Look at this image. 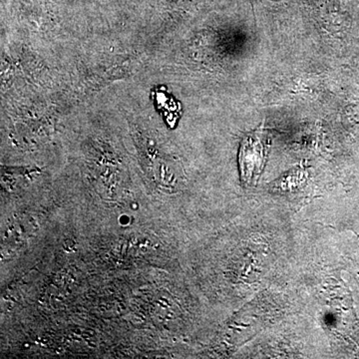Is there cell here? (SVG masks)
<instances>
[{"label": "cell", "mask_w": 359, "mask_h": 359, "mask_svg": "<svg viewBox=\"0 0 359 359\" xmlns=\"http://www.w3.org/2000/svg\"><path fill=\"white\" fill-rule=\"evenodd\" d=\"M268 146L259 135H252L243 142L240 152V168L243 181L252 185L259 178L266 163Z\"/></svg>", "instance_id": "1"}]
</instances>
